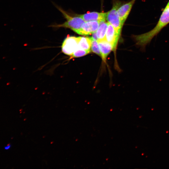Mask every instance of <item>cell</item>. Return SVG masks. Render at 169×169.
<instances>
[{"label":"cell","instance_id":"cell-1","mask_svg":"<svg viewBox=\"0 0 169 169\" xmlns=\"http://www.w3.org/2000/svg\"><path fill=\"white\" fill-rule=\"evenodd\" d=\"M169 23V5L167 4L163 10L157 24L151 31L140 35H134L133 38L136 44L144 51L146 46Z\"/></svg>","mask_w":169,"mask_h":169},{"label":"cell","instance_id":"cell-2","mask_svg":"<svg viewBox=\"0 0 169 169\" xmlns=\"http://www.w3.org/2000/svg\"><path fill=\"white\" fill-rule=\"evenodd\" d=\"M58 9L67 20L64 23L54 26V27L69 28L78 34L82 24L85 21L79 15L72 17L69 15L62 9L59 8Z\"/></svg>","mask_w":169,"mask_h":169},{"label":"cell","instance_id":"cell-3","mask_svg":"<svg viewBox=\"0 0 169 169\" xmlns=\"http://www.w3.org/2000/svg\"><path fill=\"white\" fill-rule=\"evenodd\" d=\"M120 2L114 4L112 9L106 13V19L115 28L116 32L120 35L123 26L122 25L117 10L120 6Z\"/></svg>","mask_w":169,"mask_h":169},{"label":"cell","instance_id":"cell-4","mask_svg":"<svg viewBox=\"0 0 169 169\" xmlns=\"http://www.w3.org/2000/svg\"><path fill=\"white\" fill-rule=\"evenodd\" d=\"M78 48V37L75 36H67L61 46V50L63 53L70 57Z\"/></svg>","mask_w":169,"mask_h":169},{"label":"cell","instance_id":"cell-5","mask_svg":"<svg viewBox=\"0 0 169 169\" xmlns=\"http://www.w3.org/2000/svg\"><path fill=\"white\" fill-rule=\"evenodd\" d=\"M120 36L113 26L108 23L105 39L112 45L113 51L115 52L116 50Z\"/></svg>","mask_w":169,"mask_h":169},{"label":"cell","instance_id":"cell-6","mask_svg":"<svg viewBox=\"0 0 169 169\" xmlns=\"http://www.w3.org/2000/svg\"><path fill=\"white\" fill-rule=\"evenodd\" d=\"M100 23L97 21L85 22L82 24L78 34L86 35L92 34L97 30Z\"/></svg>","mask_w":169,"mask_h":169},{"label":"cell","instance_id":"cell-7","mask_svg":"<svg viewBox=\"0 0 169 169\" xmlns=\"http://www.w3.org/2000/svg\"><path fill=\"white\" fill-rule=\"evenodd\" d=\"M136 1V0H132L128 3L120 6L117 9V13L122 26L127 18Z\"/></svg>","mask_w":169,"mask_h":169},{"label":"cell","instance_id":"cell-8","mask_svg":"<svg viewBox=\"0 0 169 169\" xmlns=\"http://www.w3.org/2000/svg\"><path fill=\"white\" fill-rule=\"evenodd\" d=\"M107 13H99L95 12H88L79 15L85 22L97 21L99 22L105 21Z\"/></svg>","mask_w":169,"mask_h":169},{"label":"cell","instance_id":"cell-9","mask_svg":"<svg viewBox=\"0 0 169 169\" xmlns=\"http://www.w3.org/2000/svg\"><path fill=\"white\" fill-rule=\"evenodd\" d=\"M98 42L101 53V57L103 61L105 62L107 57L111 51L113 50V46L105 39L98 40Z\"/></svg>","mask_w":169,"mask_h":169},{"label":"cell","instance_id":"cell-10","mask_svg":"<svg viewBox=\"0 0 169 169\" xmlns=\"http://www.w3.org/2000/svg\"><path fill=\"white\" fill-rule=\"evenodd\" d=\"M78 39L79 48L87 50H90L91 44V37H78Z\"/></svg>","mask_w":169,"mask_h":169},{"label":"cell","instance_id":"cell-11","mask_svg":"<svg viewBox=\"0 0 169 169\" xmlns=\"http://www.w3.org/2000/svg\"><path fill=\"white\" fill-rule=\"evenodd\" d=\"M108 23L105 21L100 22L98 28L96 32L98 40L105 39Z\"/></svg>","mask_w":169,"mask_h":169},{"label":"cell","instance_id":"cell-12","mask_svg":"<svg viewBox=\"0 0 169 169\" xmlns=\"http://www.w3.org/2000/svg\"><path fill=\"white\" fill-rule=\"evenodd\" d=\"M90 51L91 50H87L78 48L74 52L71 58H78L83 56L89 54Z\"/></svg>","mask_w":169,"mask_h":169},{"label":"cell","instance_id":"cell-13","mask_svg":"<svg viewBox=\"0 0 169 169\" xmlns=\"http://www.w3.org/2000/svg\"><path fill=\"white\" fill-rule=\"evenodd\" d=\"M90 49L92 52L99 56H101V53L98 41L93 39L92 38Z\"/></svg>","mask_w":169,"mask_h":169},{"label":"cell","instance_id":"cell-14","mask_svg":"<svg viewBox=\"0 0 169 169\" xmlns=\"http://www.w3.org/2000/svg\"><path fill=\"white\" fill-rule=\"evenodd\" d=\"M91 38L94 40L98 41V38L97 37L96 32H95L94 33H92V36L91 37Z\"/></svg>","mask_w":169,"mask_h":169},{"label":"cell","instance_id":"cell-15","mask_svg":"<svg viewBox=\"0 0 169 169\" xmlns=\"http://www.w3.org/2000/svg\"><path fill=\"white\" fill-rule=\"evenodd\" d=\"M11 145L10 144H8V145L4 146V149L6 150H8L11 148Z\"/></svg>","mask_w":169,"mask_h":169},{"label":"cell","instance_id":"cell-16","mask_svg":"<svg viewBox=\"0 0 169 169\" xmlns=\"http://www.w3.org/2000/svg\"><path fill=\"white\" fill-rule=\"evenodd\" d=\"M167 4L169 5V1L168 3H167Z\"/></svg>","mask_w":169,"mask_h":169}]
</instances>
